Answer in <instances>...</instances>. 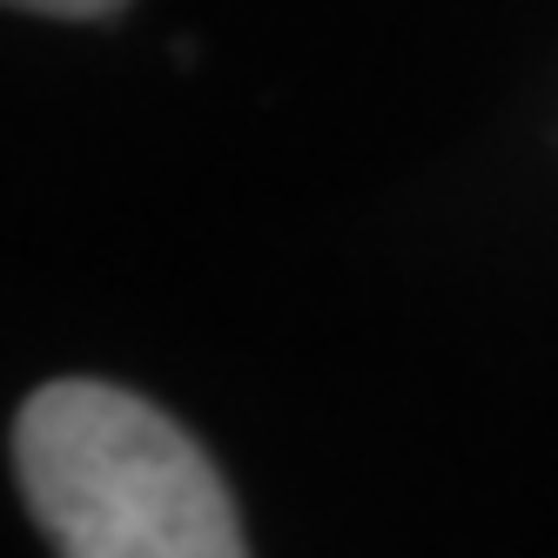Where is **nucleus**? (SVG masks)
Masks as SVG:
<instances>
[{
  "label": "nucleus",
  "mask_w": 558,
  "mask_h": 558,
  "mask_svg": "<svg viewBox=\"0 0 558 558\" xmlns=\"http://www.w3.org/2000/svg\"><path fill=\"white\" fill-rule=\"evenodd\" d=\"M14 477L61 558H250L209 451L122 384L34 390L14 417Z\"/></svg>",
  "instance_id": "nucleus-1"
},
{
  "label": "nucleus",
  "mask_w": 558,
  "mask_h": 558,
  "mask_svg": "<svg viewBox=\"0 0 558 558\" xmlns=\"http://www.w3.org/2000/svg\"><path fill=\"white\" fill-rule=\"evenodd\" d=\"M8 8H21V14H54V21H101V14L122 8V0H8Z\"/></svg>",
  "instance_id": "nucleus-2"
}]
</instances>
